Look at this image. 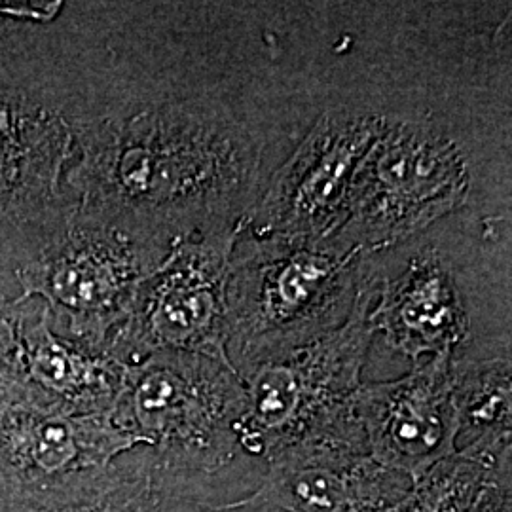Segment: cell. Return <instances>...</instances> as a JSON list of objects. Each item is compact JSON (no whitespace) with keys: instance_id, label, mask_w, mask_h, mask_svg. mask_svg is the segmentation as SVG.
<instances>
[{"instance_id":"obj_1","label":"cell","mask_w":512,"mask_h":512,"mask_svg":"<svg viewBox=\"0 0 512 512\" xmlns=\"http://www.w3.org/2000/svg\"><path fill=\"white\" fill-rule=\"evenodd\" d=\"M35 63L73 133L65 183L82 211L165 247L243 224L260 150L234 118L171 93L80 84L40 48Z\"/></svg>"},{"instance_id":"obj_2","label":"cell","mask_w":512,"mask_h":512,"mask_svg":"<svg viewBox=\"0 0 512 512\" xmlns=\"http://www.w3.org/2000/svg\"><path fill=\"white\" fill-rule=\"evenodd\" d=\"M334 238L239 232L226 289V357L239 376L340 329L376 272Z\"/></svg>"},{"instance_id":"obj_3","label":"cell","mask_w":512,"mask_h":512,"mask_svg":"<svg viewBox=\"0 0 512 512\" xmlns=\"http://www.w3.org/2000/svg\"><path fill=\"white\" fill-rule=\"evenodd\" d=\"M378 289L376 275L340 329L241 376L247 393L241 454L268 461L296 446L344 444L366 450L353 397L363 384L374 340L370 308Z\"/></svg>"},{"instance_id":"obj_4","label":"cell","mask_w":512,"mask_h":512,"mask_svg":"<svg viewBox=\"0 0 512 512\" xmlns=\"http://www.w3.org/2000/svg\"><path fill=\"white\" fill-rule=\"evenodd\" d=\"M245 384L230 363L160 351L128 366L112 420L154 459L171 497L190 475H213L238 458Z\"/></svg>"},{"instance_id":"obj_5","label":"cell","mask_w":512,"mask_h":512,"mask_svg":"<svg viewBox=\"0 0 512 512\" xmlns=\"http://www.w3.org/2000/svg\"><path fill=\"white\" fill-rule=\"evenodd\" d=\"M73 133L18 37L0 38V272L14 274L76 209Z\"/></svg>"},{"instance_id":"obj_6","label":"cell","mask_w":512,"mask_h":512,"mask_svg":"<svg viewBox=\"0 0 512 512\" xmlns=\"http://www.w3.org/2000/svg\"><path fill=\"white\" fill-rule=\"evenodd\" d=\"M173 247L76 205L48 245L12 274L16 300H40L59 336L109 353L141 283Z\"/></svg>"},{"instance_id":"obj_7","label":"cell","mask_w":512,"mask_h":512,"mask_svg":"<svg viewBox=\"0 0 512 512\" xmlns=\"http://www.w3.org/2000/svg\"><path fill=\"white\" fill-rule=\"evenodd\" d=\"M469 186V167L452 139L427 124H387L359 169L348 219L332 238L366 255L399 245L459 209Z\"/></svg>"},{"instance_id":"obj_8","label":"cell","mask_w":512,"mask_h":512,"mask_svg":"<svg viewBox=\"0 0 512 512\" xmlns=\"http://www.w3.org/2000/svg\"><path fill=\"white\" fill-rule=\"evenodd\" d=\"M241 224L179 241L141 283L109 353L131 366L152 353L226 361V289Z\"/></svg>"},{"instance_id":"obj_9","label":"cell","mask_w":512,"mask_h":512,"mask_svg":"<svg viewBox=\"0 0 512 512\" xmlns=\"http://www.w3.org/2000/svg\"><path fill=\"white\" fill-rule=\"evenodd\" d=\"M387 124L374 112H325L275 171L241 230L255 238H332L348 219L359 169Z\"/></svg>"},{"instance_id":"obj_10","label":"cell","mask_w":512,"mask_h":512,"mask_svg":"<svg viewBox=\"0 0 512 512\" xmlns=\"http://www.w3.org/2000/svg\"><path fill=\"white\" fill-rule=\"evenodd\" d=\"M112 414H84L23 389L0 404V488L42 494L137 450Z\"/></svg>"},{"instance_id":"obj_11","label":"cell","mask_w":512,"mask_h":512,"mask_svg":"<svg viewBox=\"0 0 512 512\" xmlns=\"http://www.w3.org/2000/svg\"><path fill=\"white\" fill-rule=\"evenodd\" d=\"M353 412L368 456L414 482L458 452L452 353L414 365L403 378L359 385Z\"/></svg>"},{"instance_id":"obj_12","label":"cell","mask_w":512,"mask_h":512,"mask_svg":"<svg viewBox=\"0 0 512 512\" xmlns=\"http://www.w3.org/2000/svg\"><path fill=\"white\" fill-rule=\"evenodd\" d=\"M266 463L256 490L209 511L387 512L412 486L357 446H296Z\"/></svg>"},{"instance_id":"obj_13","label":"cell","mask_w":512,"mask_h":512,"mask_svg":"<svg viewBox=\"0 0 512 512\" xmlns=\"http://www.w3.org/2000/svg\"><path fill=\"white\" fill-rule=\"evenodd\" d=\"M370 325L387 348L414 365L465 348L471 332L458 281L437 253L416 256L403 274L380 281Z\"/></svg>"},{"instance_id":"obj_14","label":"cell","mask_w":512,"mask_h":512,"mask_svg":"<svg viewBox=\"0 0 512 512\" xmlns=\"http://www.w3.org/2000/svg\"><path fill=\"white\" fill-rule=\"evenodd\" d=\"M23 370L25 387L52 403L84 414H112L128 366L110 353L59 336L42 302L35 300L25 327Z\"/></svg>"},{"instance_id":"obj_15","label":"cell","mask_w":512,"mask_h":512,"mask_svg":"<svg viewBox=\"0 0 512 512\" xmlns=\"http://www.w3.org/2000/svg\"><path fill=\"white\" fill-rule=\"evenodd\" d=\"M512 507V442L461 446L416 478L387 512H503Z\"/></svg>"},{"instance_id":"obj_16","label":"cell","mask_w":512,"mask_h":512,"mask_svg":"<svg viewBox=\"0 0 512 512\" xmlns=\"http://www.w3.org/2000/svg\"><path fill=\"white\" fill-rule=\"evenodd\" d=\"M124 456L50 492L14 494L0 488V512H165L171 494L150 452Z\"/></svg>"},{"instance_id":"obj_17","label":"cell","mask_w":512,"mask_h":512,"mask_svg":"<svg viewBox=\"0 0 512 512\" xmlns=\"http://www.w3.org/2000/svg\"><path fill=\"white\" fill-rule=\"evenodd\" d=\"M454 399L461 446L512 440L511 355L471 357L465 349L452 353ZM459 446V448H461Z\"/></svg>"},{"instance_id":"obj_18","label":"cell","mask_w":512,"mask_h":512,"mask_svg":"<svg viewBox=\"0 0 512 512\" xmlns=\"http://www.w3.org/2000/svg\"><path fill=\"white\" fill-rule=\"evenodd\" d=\"M35 300L18 302L0 293V404L25 389V327Z\"/></svg>"},{"instance_id":"obj_19","label":"cell","mask_w":512,"mask_h":512,"mask_svg":"<svg viewBox=\"0 0 512 512\" xmlns=\"http://www.w3.org/2000/svg\"><path fill=\"white\" fill-rule=\"evenodd\" d=\"M63 2H0V19L10 23L50 25L63 12Z\"/></svg>"},{"instance_id":"obj_20","label":"cell","mask_w":512,"mask_h":512,"mask_svg":"<svg viewBox=\"0 0 512 512\" xmlns=\"http://www.w3.org/2000/svg\"><path fill=\"white\" fill-rule=\"evenodd\" d=\"M503 512H512V507H509V509H505Z\"/></svg>"}]
</instances>
